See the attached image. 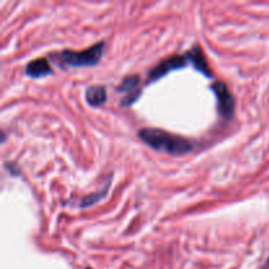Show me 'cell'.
<instances>
[{"mask_svg": "<svg viewBox=\"0 0 269 269\" xmlns=\"http://www.w3.org/2000/svg\"><path fill=\"white\" fill-rule=\"evenodd\" d=\"M138 134L144 143L170 155H184L193 149V143L185 138L159 129H142Z\"/></svg>", "mask_w": 269, "mask_h": 269, "instance_id": "cell-1", "label": "cell"}, {"mask_svg": "<svg viewBox=\"0 0 269 269\" xmlns=\"http://www.w3.org/2000/svg\"><path fill=\"white\" fill-rule=\"evenodd\" d=\"M104 42H99L91 48L86 49L81 51H72V50H63L60 53L62 58L67 65L74 67L81 66H92L99 62L100 58L102 57V51H104Z\"/></svg>", "mask_w": 269, "mask_h": 269, "instance_id": "cell-2", "label": "cell"}, {"mask_svg": "<svg viewBox=\"0 0 269 269\" xmlns=\"http://www.w3.org/2000/svg\"><path fill=\"white\" fill-rule=\"evenodd\" d=\"M212 90L215 93V99L218 102L219 114L223 116L224 118H230L234 113L235 101H234V97L229 88L226 87V84L222 81H217L212 86Z\"/></svg>", "mask_w": 269, "mask_h": 269, "instance_id": "cell-3", "label": "cell"}, {"mask_svg": "<svg viewBox=\"0 0 269 269\" xmlns=\"http://www.w3.org/2000/svg\"><path fill=\"white\" fill-rule=\"evenodd\" d=\"M184 66H187V57L174 55V57H170L167 58V59L161 60V62H159L154 69L150 70L149 79L151 81L156 80V79H160L161 76L167 75L168 72L172 71V70L182 69Z\"/></svg>", "mask_w": 269, "mask_h": 269, "instance_id": "cell-4", "label": "cell"}, {"mask_svg": "<svg viewBox=\"0 0 269 269\" xmlns=\"http://www.w3.org/2000/svg\"><path fill=\"white\" fill-rule=\"evenodd\" d=\"M139 80L141 79L137 75H132V76H128V78L123 79L122 83L117 88L120 92L125 93V97H123L121 104L130 105L137 100V97L139 96Z\"/></svg>", "mask_w": 269, "mask_h": 269, "instance_id": "cell-5", "label": "cell"}, {"mask_svg": "<svg viewBox=\"0 0 269 269\" xmlns=\"http://www.w3.org/2000/svg\"><path fill=\"white\" fill-rule=\"evenodd\" d=\"M187 59L191 60V63L193 65V66L196 67V69L198 70L200 72H202L203 75H206V76H212V70L209 69V66H208V62L206 59H205V55H203L202 53V49L200 48V46H193V48L191 49V50L187 53Z\"/></svg>", "mask_w": 269, "mask_h": 269, "instance_id": "cell-6", "label": "cell"}, {"mask_svg": "<svg viewBox=\"0 0 269 269\" xmlns=\"http://www.w3.org/2000/svg\"><path fill=\"white\" fill-rule=\"evenodd\" d=\"M27 74L32 78H41L53 72V69L49 65L48 59L45 58H39V59H34L32 62L28 63L27 69H25Z\"/></svg>", "mask_w": 269, "mask_h": 269, "instance_id": "cell-7", "label": "cell"}, {"mask_svg": "<svg viewBox=\"0 0 269 269\" xmlns=\"http://www.w3.org/2000/svg\"><path fill=\"white\" fill-rule=\"evenodd\" d=\"M86 100L93 107H99L107 101V90L104 86H92L86 91Z\"/></svg>", "mask_w": 269, "mask_h": 269, "instance_id": "cell-8", "label": "cell"}, {"mask_svg": "<svg viewBox=\"0 0 269 269\" xmlns=\"http://www.w3.org/2000/svg\"><path fill=\"white\" fill-rule=\"evenodd\" d=\"M107 189H108V187H107V188L102 189V191H100L99 193H93V195H91V196H88V197L83 198V201H81L80 205H81V206H90V205H92L93 202H96L95 198H99V200H101L102 196H104L105 193H107Z\"/></svg>", "mask_w": 269, "mask_h": 269, "instance_id": "cell-9", "label": "cell"}, {"mask_svg": "<svg viewBox=\"0 0 269 269\" xmlns=\"http://www.w3.org/2000/svg\"><path fill=\"white\" fill-rule=\"evenodd\" d=\"M87 269H91V268H87Z\"/></svg>", "mask_w": 269, "mask_h": 269, "instance_id": "cell-10", "label": "cell"}]
</instances>
